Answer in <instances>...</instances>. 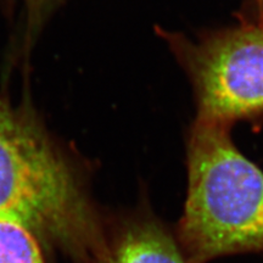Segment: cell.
I'll use <instances>...</instances> for the list:
<instances>
[{
	"instance_id": "cell-5",
	"label": "cell",
	"mask_w": 263,
	"mask_h": 263,
	"mask_svg": "<svg viewBox=\"0 0 263 263\" xmlns=\"http://www.w3.org/2000/svg\"><path fill=\"white\" fill-rule=\"evenodd\" d=\"M0 263H45L41 244L27 229L0 219Z\"/></svg>"
},
{
	"instance_id": "cell-1",
	"label": "cell",
	"mask_w": 263,
	"mask_h": 263,
	"mask_svg": "<svg viewBox=\"0 0 263 263\" xmlns=\"http://www.w3.org/2000/svg\"><path fill=\"white\" fill-rule=\"evenodd\" d=\"M0 219L81 263H104L108 240L80 178L34 118L0 99Z\"/></svg>"
},
{
	"instance_id": "cell-6",
	"label": "cell",
	"mask_w": 263,
	"mask_h": 263,
	"mask_svg": "<svg viewBox=\"0 0 263 263\" xmlns=\"http://www.w3.org/2000/svg\"><path fill=\"white\" fill-rule=\"evenodd\" d=\"M26 2H27L29 10H31L32 12H37L38 10H41L42 6L45 4L47 0H26Z\"/></svg>"
},
{
	"instance_id": "cell-2",
	"label": "cell",
	"mask_w": 263,
	"mask_h": 263,
	"mask_svg": "<svg viewBox=\"0 0 263 263\" xmlns=\"http://www.w3.org/2000/svg\"><path fill=\"white\" fill-rule=\"evenodd\" d=\"M186 166L176 238L188 263L263 252V172L235 146L230 127L195 118Z\"/></svg>"
},
{
	"instance_id": "cell-4",
	"label": "cell",
	"mask_w": 263,
	"mask_h": 263,
	"mask_svg": "<svg viewBox=\"0 0 263 263\" xmlns=\"http://www.w3.org/2000/svg\"><path fill=\"white\" fill-rule=\"evenodd\" d=\"M104 263H188L176 235L153 213L127 219L108 240Z\"/></svg>"
},
{
	"instance_id": "cell-3",
	"label": "cell",
	"mask_w": 263,
	"mask_h": 263,
	"mask_svg": "<svg viewBox=\"0 0 263 263\" xmlns=\"http://www.w3.org/2000/svg\"><path fill=\"white\" fill-rule=\"evenodd\" d=\"M195 91L196 118L230 127L263 114V20L197 42L167 35Z\"/></svg>"
},
{
	"instance_id": "cell-7",
	"label": "cell",
	"mask_w": 263,
	"mask_h": 263,
	"mask_svg": "<svg viewBox=\"0 0 263 263\" xmlns=\"http://www.w3.org/2000/svg\"><path fill=\"white\" fill-rule=\"evenodd\" d=\"M256 5H257L259 16L263 20V0H256Z\"/></svg>"
}]
</instances>
